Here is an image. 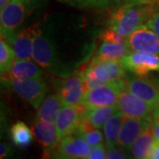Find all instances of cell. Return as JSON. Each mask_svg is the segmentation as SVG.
Segmentation results:
<instances>
[{"mask_svg": "<svg viewBox=\"0 0 159 159\" xmlns=\"http://www.w3.org/2000/svg\"><path fill=\"white\" fill-rule=\"evenodd\" d=\"M89 159H104L106 158V149L103 144H99L94 146L91 148V151L89 157Z\"/></svg>", "mask_w": 159, "mask_h": 159, "instance_id": "obj_30", "label": "cell"}, {"mask_svg": "<svg viewBox=\"0 0 159 159\" xmlns=\"http://www.w3.org/2000/svg\"><path fill=\"white\" fill-rule=\"evenodd\" d=\"M125 87L154 109L159 107V93L151 78L139 75L127 77L125 79Z\"/></svg>", "mask_w": 159, "mask_h": 159, "instance_id": "obj_11", "label": "cell"}, {"mask_svg": "<svg viewBox=\"0 0 159 159\" xmlns=\"http://www.w3.org/2000/svg\"><path fill=\"white\" fill-rule=\"evenodd\" d=\"M35 0H11L1 10V38L11 43L24 20L35 7Z\"/></svg>", "mask_w": 159, "mask_h": 159, "instance_id": "obj_2", "label": "cell"}, {"mask_svg": "<svg viewBox=\"0 0 159 159\" xmlns=\"http://www.w3.org/2000/svg\"><path fill=\"white\" fill-rule=\"evenodd\" d=\"M64 106L62 99L58 94L51 95L43 99L39 108L37 109L36 118L55 123L59 111Z\"/></svg>", "mask_w": 159, "mask_h": 159, "instance_id": "obj_19", "label": "cell"}, {"mask_svg": "<svg viewBox=\"0 0 159 159\" xmlns=\"http://www.w3.org/2000/svg\"><path fill=\"white\" fill-rule=\"evenodd\" d=\"M11 0H0V9L2 10L3 8H5Z\"/></svg>", "mask_w": 159, "mask_h": 159, "instance_id": "obj_36", "label": "cell"}, {"mask_svg": "<svg viewBox=\"0 0 159 159\" xmlns=\"http://www.w3.org/2000/svg\"><path fill=\"white\" fill-rule=\"evenodd\" d=\"M156 139L152 130V123L150 121L143 129L142 134L137 138L131 148L133 157L139 159L148 158L149 153L153 148Z\"/></svg>", "mask_w": 159, "mask_h": 159, "instance_id": "obj_18", "label": "cell"}, {"mask_svg": "<svg viewBox=\"0 0 159 159\" xmlns=\"http://www.w3.org/2000/svg\"><path fill=\"white\" fill-rule=\"evenodd\" d=\"M157 6L143 3H125L117 6L111 14L110 28L127 38L140 26L147 23Z\"/></svg>", "mask_w": 159, "mask_h": 159, "instance_id": "obj_1", "label": "cell"}, {"mask_svg": "<svg viewBox=\"0 0 159 159\" xmlns=\"http://www.w3.org/2000/svg\"><path fill=\"white\" fill-rule=\"evenodd\" d=\"M10 86L17 95L29 102L34 109H38L47 93V86L42 79H8L2 80Z\"/></svg>", "mask_w": 159, "mask_h": 159, "instance_id": "obj_4", "label": "cell"}, {"mask_svg": "<svg viewBox=\"0 0 159 159\" xmlns=\"http://www.w3.org/2000/svg\"><path fill=\"white\" fill-rule=\"evenodd\" d=\"M92 146L76 134L64 137L58 142L56 153L57 158H88Z\"/></svg>", "mask_w": 159, "mask_h": 159, "instance_id": "obj_12", "label": "cell"}, {"mask_svg": "<svg viewBox=\"0 0 159 159\" xmlns=\"http://www.w3.org/2000/svg\"><path fill=\"white\" fill-rule=\"evenodd\" d=\"M12 142L20 148H26L33 141L34 133L28 125L21 121L12 125L10 130Z\"/></svg>", "mask_w": 159, "mask_h": 159, "instance_id": "obj_23", "label": "cell"}, {"mask_svg": "<svg viewBox=\"0 0 159 159\" xmlns=\"http://www.w3.org/2000/svg\"><path fill=\"white\" fill-rule=\"evenodd\" d=\"M94 60L98 63L100 66H102V67L108 72L113 80H119L125 78V68L122 66L120 61L111 60V59H101L97 57L94 58Z\"/></svg>", "mask_w": 159, "mask_h": 159, "instance_id": "obj_26", "label": "cell"}, {"mask_svg": "<svg viewBox=\"0 0 159 159\" xmlns=\"http://www.w3.org/2000/svg\"><path fill=\"white\" fill-rule=\"evenodd\" d=\"M119 109L117 104L115 105H108L96 108H88L86 111L85 117L89 119L96 128H102L108 119L112 116Z\"/></svg>", "mask_w": 159, "mask_h": 159, "instance_id": "obj_22", "label": "cell"}, {"mask_svg": "<svg viewBox=\"0 0 159 159\" xmlns=\"http://www.w3.org/2000/svg\"><path fill=\"white\" fill-rule=\"evenodd\" d=\"M146 3L147 4H153V5H155V0H146Z\"/></svg>", "mask_w": 159, "mask_h": 159, "instance_id": "obj_38", "label": "cell"}, {"mask_svg": "<svg viewBox=\"0 0 159 159\" xmlns=\"http://www.w3.org/2000/svg\"><path fill=\"white\" fill-rule=\"evenodd\" d=\"M146 25L148 26L151 30H153L156 33V34L159 37V6H157V8L155 9L153 13L151 14V16L149 17L148 21L146 23Z\"/></svg>", "mask_w": 159, "mask_h": 159, "instance_id": "obj_29", "label": "cell"}, {"mask_svg": "<svg viewBox=\"0 0 159 159\" xmlns=\"http://www.w3.org/2000/svg\"><path fill=\"white\" fill-rule=\"evenodd\" d=\"M86 91L82 73L60 80L57 84V94L61 97L64 105H77L81 103Z\"/></svg>", "mask_w": 159, "mask_h": 159, "instance_id": "obj_9", "label": "cell"}, {"mask_svg": "<svg viewBox=\"0 0 159 159\" xmlns=\"http://www.w3.org/2000/svg\"><path fill=\"white\" fill-rule=\"evenodd\" d=\"M126 155L123 153L119 148H116L115 147L107 148L106 149V158L109 159H123L126 158Z\"/></svg>", "mask_w": 159, "mask_h": 159, "instance_id": "obj_32", "label": "cell"}, {"mask_svg": "<svg viewBox=\"0 0 159 159\" xmlns=\"http://www.w3.org/2000/svg\"><path fill=\"white\" fill-rule=\"evenodd\" d=\"M125 88V79L114 80L108 84L86 91L82 103L87 108H96L117 104L121 90Z\"/></svg>", "mask_w": 159, "mask_h": 159, "instance_id": "obj_5", "label": "cell"}, {"mask_svg": "<svg viewBox=\"0 0 159 159\" xmlns=\"http://www.w3.org/2000/svg\"><path fill=\"white\" fill-rule=\"evenodd\" d=\"M82 75L87 90L114 81L108 72L94 59L86 71L82 73Z\"/></svg>", "mask_w": 159, "mask_h": 159, "instance_id": "obj_17", "label": "cell"}, {"mask_svg": "<svg viewBox=\"0 0 159 159\" xmlns=\"http://www.w3.org/2000/svg\"><path fill=\"white\" fill-rule=\"evenodd\" d=\"M123 119H124L123 113L120 111H118L109 118L108 120L102 126L103 138L107 148L116 147V145L118 144V139H119V134L121 129Z\"/></svg>", "mask_w": 159, "mask_h": 159, "instance_id": "obj_20", "label": "cell"}, {"mask_svg": "<svg viewBox=\"0 0 159 159\" xmlns=\"http://www.w3.org/2000/svg\"><path fill=\"white\" fill-rule=\"evenodd\" d=\"M155 5L159 6V0H155Z\"/></svg>", "mask_w": 159, "mask_h": 159, "instance_id": "obj_39", "label": "cell"}, {"mask_svg": "<svg viewBox=\"0 0 159 159\" xmlns=\"http://www.w3.org/2000/svg\"><path fill=\"white\" fill-rule=\"evenodd\" d=\"M148 158L159 159V142H155L153 148H152L150 153H149Z\"/></svg>", "mask_w": 159, "mask_h": 159, "instance_id": "obj_34", "label": "cell"}, {"mask_svg": "<svg viewBox=\"0 0 159 159\" xmlns=\"http://www.w3.org/2000/svg\"><path fill=\"white\" fill-rule=\"evenodd\" d=\"M57 48L51 35L40 29L35 34L32 58L43 68L56 72L57 66Z\"/></svg>", "mask_w": 159, "mask_h": 159, "instance_id": "obj_3", "label": "cell"}, {"mask_svg": "<svg viewBox=\"0 0 159 159\" xmlns=\"http://www.w3.org/2000/svg\"><path fill=\"white\" fill-rule=\"evenodd\" d=\"M39 24L24 29L15 34L11 45L16 53L17 59H30L33 56L34 41Z\"/></svg>", "mask_w": 159, "mask_h": 159, "instance_id": "obj_15", "label": "cell"}, {"mask_svg": "<svg viewBox=\"0 0 159 159\" xmlns=\"http://www.w3.org/2000/svg\"><path fill=\"white\" fill-rule=\"evenodd\" d=\"M120 63L126 71L139 76H146L152 72H159V55L141 51H130Z\"/></svg>", "mask_w": 159, "mask_h": 159, "instance_id": "obj_8", "label": "cell"}, {"mask_svg": "<svg viewBox=\"0 0 159 159\" xmlns=\"http://www.w3.org/2000/svg\"><path fill=\"white\" fill-rule=\"evenodd\" d=\"M102 42H107V43H123L126 41V38L124 37L123 35H121L119 34L117 31H115L112 29H106L103 33H102Z\"/></svg>", "mask_w": 159, "mask_h": 159, "instance_id": "obj_28", "label": "cell"}, {"mask_svg": "<svg viewBox=\"0 0 159 159\" xmlns=\"http://www.w3.org/2000/svg\"><path fill=\"white\" fill-rule=\"evenodd\" d=\"M131 51L126 41L123 43H107L102 42L97 51V57L101 59H111L120 61Z\"/></svg>", "mask_w": 159, "mask_h": 159, "instance_id": "obj_21", "label": "cell"}, {"mask_svg": "<svg viewBox=\"0 0 159 159\" xmlns=\"http://www.w3.org/2000/svg\"><path fill=\"white\" fill-rule=\"evenodd\" d=\"M33 131L36 140L43 148V155H51L58 144L56 125L36 118L33 123Z\"/></svg>", "mask_w": 159, "mask_h": 159, "instance_id": "obj_14", "label": "cell"}, {"mask_svg": "<svg viewBox=\"0 0 159 159\" xmlns=\"http://www.w3.org/2000/svg\"><path fill=\"white\" fill-rule=\"evenodd\" d=\"M151 123H152V130H153L156 142H159V107L154 110Z\"/></svg>", "mask_w": 159, "mask_h": 159, "instance_id": "obj_31", "label": "cell"}, {"mask_svg": "<svg viewBox=\"0 0 159 159\" xmlns=\"http://www.w3.org/2000/svg\"><path fill=\"white\" fill-rule=\"evenodd\" d=\"M87 107L81 102L77 105H64L57 115L55 125L58 142L64 137L73 134L87 111Z\"/></svg>", "mask_w": 159, "mask_h": 159, "instance_id": "obj_7", "label": "cell"}, {"mask_svg": "<svg viewBox=\"0 0 159 159\" xmlns=\"http://www.w3.org/2000/svg\"><path fill=\"white\" fill-rule=\"evenodd\" d=\"M117 106L124 116L152 120L155 109L148 102L125 89V87L119 94Z\"/></svg>", "mask_w": 159, "mask_h": 159, "instance_id": "obj_6", "label": "cell"}, {"mask_svg": "<svg viewBox=\"0 0 159 159\" xmlns=\"http://www.w3.org/2000/svg\"><path fill=\"white\" fill-rule=\"evenodd\" d=\"M80 136L85 139L87 142L89 144H90L92 147L99 145V144H102L103 139H104L102 137V133L99 131L98 128H95V129H92L89 132H86L84 134H80Z\"/></svg>", "mask_w": 159, "mask_h": 159, "instance_id": "obj_27", "label": "cell"}, {"mask_svg": "<svg viewBox=\"0 0 159 159\" xmlns=\"http://www.w3.org/2000/svg\"><path fill=\"white\" fill-rule=\"evenodd\" d=\"M64 4L80 9H107L118 6L121 0H58Z\"/></svg>", "mask_w": 159, "mask_h": 159, "instance_id": "obj_24", "label": "cell"}, {"mask_svg": "<svg viewBox=\"0 0 159 159\" xmlns=\"http://www.w3.org/2000/svg\"><path fill=\"white\" fill-rule=\"evenodd\" d=\"M30 59H16L9 73L1 75L2 80L8 79H42L44 72L41 66Z\"/></svg>", "mask_w": 159, "mask_h": 159, "instance_id": "obj_16", "label": "cell"}, {"mask_svg": "<svg viewBox=\"0 0 159 159\" xmlns=\"http://www.w3.org/2000/svg\"><path fill=\"white\" fill-rule=\"evenodd\" d=\"M131 51H141L159 55V37L148 26L142 25L126 38Z\"/></svg>", "mask_w": 159, "mask_h": 159, "instance_id": "obj_10", "label": "cell"}, {"mask_svg": "<svg viewBox=\"0 0 159 159\" xmlns=\"http://www.w3.org/2000/svg\"><path fill=\"white\" fill-rule=\"evenodd\" d=\"M125 3H143V4H147L146 0H123Z\"/></svg>", "mask_w": 159, "mask_h": 159, "instance_id": "obj_37", "label": "cell"}, {"mask_svg": "<svg viewBox=\"0 0 159 159\" xmlns=\"http://www.w3.org/2000/svg\"><path fill=\"white\" fill-rule=\"evenodd\" d=\"M16 53L12 46L6 40L1 38L0 42V71L1 75L9 73L13 63L16 60Z\"/></svg>", "mask_w": 159, "mask_h": 159, "instance_id": "obj_25", "label": "cell"}, {"mask_svg": "<svg viewBox=\"0 0 159 159\" xmlns=\"http://www.w3.org/2000/svg\"><path fill=\"white\" fill-rule=\"evenodd\" d=\"M11 154V148L6 143H1L0 144V158L3 159L10 156Z\"/></svg>", "mask_w": 159, "mask_h": 159, "instance_id": "obj_33", "label": "cell"}, {"mask_svg": "<svg viewBox=\"0 0 159 159\" xmlns=\"http://www.w3.org/2000/svg\"><path fill=\"white\" fill-rule=\"evenodd\" d=\"M150 78L153 80L154 84H155V86H156V88H157V89L159 93V76H154V77H150Z\"/></svg>", "mask_w": 159, "mask_h": 159, "instance_id": "obj_35", "label": "cell"}, {"mask_svg": "<svg viewBox=\"0 0 159 159\" xmlns=\"http://www.w3.org/2000/svg\"><path fill=\"white\" fill-rule=\"evenodd\" d=\"M150 121L151 120L124 116L118 139V145L121 149L131 151L136 139Z\"/></svg>", "mask_w": 159, "mask_h": 159, "instance_id": "obj_13", "label": "cell"}]
</instances>
